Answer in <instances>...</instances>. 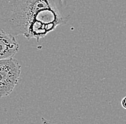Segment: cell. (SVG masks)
I'll list each match as a JSON object with an SVG mask.
<instances>
[{"instance_id": "6da1fadb", "label": "cell", "mask_w": 126, "mask_h": 124, "mask_svg": "<svg viewBox=\"0 0 126 124\" xmlns=\"http://www.w3.org/2000/svg\"><path fill=\"white\" fill-rule=\"evenodd\" d=\"M76 7L77 0H0V28L39 41L68 23Z\"/></svg>"}, {"instance_id": "7a4b0ae2", "label": "cell", "mask_w": 126, "mask_h": 124, "mask_svg": "<svg viewBox=\"0 0 126 124\" xmlns=\"http://www.w3.org/2000/svg\"><path fill=\"white\" fill-rule=\"evenodd\" d=\"M21 65L16 59L0 60V98L9 96L18 84Z\"/></svg>"}, {"instance_id": "3957f363", "label": "cell", "mask_w": 126, "mask_h": 124, "mask_svg": "<svg viewBox=\"0 0 126 124\" xmlns=\"http://www.w3.org/2000/svg\"><path fill=\"white\" fill-rule=\"evenodd\" d=\"M19 49L15 37L0 28V60L13 58Z\"/></svg>"}, {"instance_id": "277c9868", "label": "cell", "mask_w": 126, "mask_h": 124, "mask_svg": "<svg viewBox=\"0 0 126 124\" xmlns=\"http://www.w3.org/2000/svg\"><path fill=\"white\" fill-rule=\"evenodd\" d=\"M121 106L123 109H126V96L124 97L121 101Z\"/></svg>"}]
</instances>
